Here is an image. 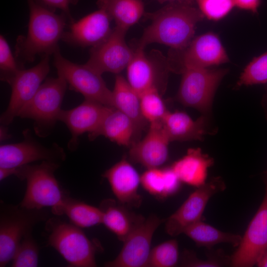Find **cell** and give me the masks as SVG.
<instances>
[{
    "mask_svg": "<svg viewBox=\"0 0 267 267\" xmlns=\"http://www.w3.org/2000/svg\"><path fill=\"white\" fill-rule=\"evenodd\" d=\"M194 0H174L161 9L146 14L150 24L135 46L158 43L174 50L184 48L194 38L197 24L205 18Z\"/></svg>",
    "mask_w": 267,
    "mask_h": 267,
    "instance_id": "obj_1",
    "label": "cell"
},
{
    "mask_svg": "<svg viewBox=\"0 0 267 267\" xmlns=\"http://www.w3.org/2000/svg\"><path fill=\"white\" fill-rule=\"evenodd\" d=\"M27 1L29 9L28 32L26 36L18 37L15 46V58L23 68L25 63L34 61L37 55L54 53L68 20L64 13H55L40 0Z\"/></svg>",
    "mask_w": 267,
    "mask_h": 267,
    "instance_id": "obj_2",
    "label": "cell"
},
{
    "mask_svg": "<svg viewBox=\"0 0 267 267\" xmlns=\"http://www.w3.org/2000/svg\"><path fill=\"white\" fill-rule=\"evenodd\" d=\"M56 216L45 222L47 245L55 249L69 267H96L95 255L103 250L99 242L89 239L80 227Z\"/></svg>",
    "mask_w": 267,
    "mask_h": 267,
    "instance_id": "obj_3",
    "label": "cell"
},
{
    "mask_svg": "<svg viewBox=\"0 0 267 267\" xmlns=\"http://www.w3.org/2000/svg\"><path fill=\"white\" fill-rule=\"evenodd\" d=\"M60 165L57 163L42 161L39 164L16 168L14 176L26 182L25 193L19 204L29 209L51 207L53 210L60 206L69 195L55 176Z\"/></svg>",
    "mask_w": 267,
    "mask_h": 267,
    "instance_id": "obj_4",
    "label": "cell"
},
{
    "mask_svg": "<svg viewBox=\"0 0 267 267\" xmlns=\"http://www.w3.org/2000/svg\"><path fill=\"white\" fill-rule=\"evenodd\" d=\"M51 213L46 208L29 209L0 201V267L12 261L23 237L32 233L37 224L46 222Z\"/></svg>",
    "mask_w": 267,
    "mask_h": 267,
    "instance_id": "obj_5",
    "label": "cell"
},
{
    "mask_svg": "<svg viewBox=\"0 0 267 267\" xmlns=\"http://www.w3.org/2000/svg\"><path fill=\"white\" fill-rule=\"evenodd\" d=\"M67 85L60 76L46 79L19 113L18 117L34 121V131L38 136L45 137L49 135L59 121Z\"/></svg>",
    "mask_w": 267,
    "mask_h": 267,
    "instance_id": "obj_6",
    "label": "cell"
},
{
    "mask_svg": "<svg viewBox=\"0 0 267 267\" xmlns=\"http://www.w3.org/2000/svg\"><path fill=\"white\" fill-rule=\"evenodd\" d=\"M228 71L225 68H183L179 72L182 76L178 100L185 106L209 113L217 88Z\"/></svg>",
    "mask_w": 267,
    "mask_h": 267,
    "instance_id": "obj_7",
    "label": "cell"
},
{
    "mask_svg": "<svg viewBox=\"0 0 267 267\" xmlns=\"http://www.w3.org/2000/svg\"><path fill=\"white\" fill-rule=\"evenodd\" d=\"M53 54L57 74L65 79L70 89L81 93L85 99L114 107L112 92L108 88L101 74L85 64H78L64 58L59 46Z\"/></svg>",
    "mask_w": 267,
    "mask_h": 267,
    "instance_id": "obj_8",
    "label": "cell"
},
{
    "mask_svg": "<svg viewBox=\"0 0 267 267\" xmlns=\"http://www.w3.org/2000/svg\"><path fill=\"white\" fill-rule=\"evenodd\" d=\"M173 50L168 58L171 69L178 64V72L186 67L210 68L229 61L219 37L209 32L200 35L191 40L181 50Z\"/></svg>",
    "mask_w": 267,
    "mask_h": 267,
    "instance_id": "obj_9",
    "label": "cell"
},
{
    "mask_svg": "<svg viewBox=\"0 0 267 267\" xmlns=\"http://www.w3.org/2000/svg\"><path fill=\"white\" fill-rule=\"evenodd\" d=\"M134 49L133 58L126 68L128 83L139 95L152 88L162 92L171 70L168 58L157 52L149 55L142 47L135 46Z\"/></svg>",
    "mask_w": 267,
    "mask_h": 267,
    "instance_id": "obj_10",
    "label": "cell"
},
{
    "mask_svg": "<svg viewBox=\"0 0 267 267\" xmlns=\"http://www.w3.org/2000/svg\"><path fill=\"white\" fill-rule=\"evenodd\" d=\"M22 134V141L0 145V168H17L38 161L61 164L65 160L66 153L57 144L50 146L42 144L29 129L24 130Z\"/></svg>",
    "mask_w": 267,
    "mask_h": 267,
    "instance_id": "obj_11",
    "label": "cell"
},
{
    "mask_svg": "<svg viewBox=\"0 0 267 267\" xmlns=\"http://www.w3.org/2000/svg\"><path fill=\"white\" fill-rule=\"evenodd\" d=\"M49 56H43L40 62L32 68L21 69L9 81L11 94L8 106L0 117L1 125L11 123L35 95L49 72Z\"/></svg>",
    "mask_w": 267,
    "mask_h": 267,
    "instance_id": "obj_12",
    "label": "cell"
},
{
    "mask_svg": "<svg viewBox=\"0 0 267 267\" xmlns=\"http://www.w3.org/2000/svg\"><path fill=\"white\" fill-rule=\"evenodd\" d=\"M127 31L116 26L102 42L91 47L86 65L102 74L110 72L119 74L133 58L134 49L125 41Z\"/></svg>",
    "mask_w": 267,
    "mask_h": 267,
    "instance_id": "obj_13",
    "label": "cell"
},
{
    "mask_svg": "<svg viewBox=\"0 0 267 267\" xmlns=\"http://www.w3.org/2000/svg\"><path fill=\"white\" fill-rule=\"evenodd\" d=\"M225 185L220 177L197 187L180 207L165 222V230L171 236H176L189 226L202 220V214L210 198L215 194L225 190Z\"/></svg>",
    "mask_w": 267,
    "mask_h": 267,
    "instance_id": "obj_14",
    "label": "cell"
},
{
    "mask_svg": "<svg viewBox=\"0 0 267 267\" xmlns=\"http://www.w3.org/2000/svg\"><path fill=\"white\" fill-rule=\"evenodd\" d=\"M152 214L139 224L123 242L117 257L105 263L107 267H146L154 233L161 223Z\"/></svg>",
    "mask_w": 267,
    "mask_h": 267,
    "instance_id": "obj_15",
    "label": "cell"
},
{
    "mask_svg": "<svg viewBox=\"0 0 267 267\" xmlns=\"http://www.w3.org/2000/svg\"><path fill=\"white\" fill-rule=\"evenodd\" d=\"M237 247L229 260L234 267H253L267 249V180L264 199Z\"/></svg>",
    "mask_w": 267,
    "mask_h": 267,
    "instance_id": "obj_16",
    "label": "cell"
},
{
    "mask_svg": "<svg viewBox=\"0 0 267 267\" xmlns=\"http://www.w3.org/2000/svg\"><path fill=\"white\" fill-rule=\"evenodd\" d=\"M111 107L85 99L74 108L62 109L59 121L65 124L71 134L67 144L68 149L72 151L76 150L80 136L85 133L89 134L95 130Z\"/></svg>",
    "mask_w": 267,
    "mask_h": 267,
    "instance_id": "obj_17",
    "label": "cell"
},
{
    "mask_svg": "<svg viewBox=\"0 0 267 267\" xmlns=\"http://www.w3.org/2000/svg\"><path fill=\"white\" fill-rule=\"evenodd\" d=\"M112 20L106 11L99 8L70 24L69 30L64 32L61 40L73 46L92 47L110 34Z\"/></svg>",
    "mask_w": 267,
    "mask_h": 267,
    "instance_id": "obj_18",
    "label": "cell"
},
{
    "mask_svg": "<svg viewBox=\"0 0 267 267\" xmlns=\"http://www.w3.org/2000/svg\"><path fill=\"white\" fill-rule=\"evenodd\" d=\"M170 142L161 123L149 125L144 137L130 147L129 159L146 169L161 167L168 159Z\"/></svg>",
    "mask_w": 267,
    "mask_h": 267,
    "instance_id": "obj_19",
    "label": "cell"
},
{
    "mask_svg": "<svg viewBox=\"0 0 267 267\" xmlns=\"http://www.w3.org/2000/svg\"><path fill=\"white\" fill-rule=\"evenodd\" d=\"M120 203L130 208H138L142 197L138 192L140 176L127 158L123 157L103 174Z\"/></svg>",
    "mask_w": 267,
    "mask_h": 267,
    "instance_id": "obj_20",
    "label": "cell"
},
{
    "mask_svg": "<svg viewBox=\"0 0 267 267\" xmlns=\"http://www.w3.org/2000/svg\"><path fill=\"white\" fill-rule=\"evenodd\" d=\"M140 133L134 122L118 109L111 107L98 128L88 134L90 140L103 136L121 146L130 147Z\"/></svg>",
    "mask_w": 267,
    "mask_h": 267,
    "instance_id": "obj_21",
    "label": "cell"
},
{
    "mask_svg": "<svg viewBox=\"0 0 267 267\" xmlns=\"http://www.w3.org/2000/svg\"><path fill=\"white\" fill-rule=\"evenodd\" d=\"M99 207L102 213V223L123 242L145 219L111 198L104 199Z\"/></svg>",
    "mask_w": 267,
    "mask_h": 267,
    "instance_id": "obj_22",
    "label": "cell"
},
{
    "mask_svg": "<svg viewBox=\"0 0 267 267\" xmlns=\"http://www.w3.org/2000/svg\"><path fill=\"white\" fill-rule=\"evenodd\" d=\"M161 125L170 142L201 140L209 133L205 116L194 120L182 111H168Z\"/></svg>",
    "mask_w": 267,
    "mask_h": 267,
    "instance_id": "obj_23",
    "label": "cell"
},
{
    "mask_svg": "<svg viewBox=\"0 0 267 267\" xmlns=\"http://www.w3.org/2000/svg\"><path fill=\"white\" fill-rule=\"evenodd\" d=\"M213 163V158L204 154L200 148H193L171 167L181 182L198 187L206 183L208 169Z\"/></svg>",
    "mask_w": 267,
    "mask_h": 267,
    "instance_id": "obj_24",
    "label": "cell"
},
{
    "mask_svg": "<svg viewBox=\"0 0 267 267\" xmlns=\"http://www.w3.org/2000/svg\"><path fill=\"white\" fill-rule=\"evenodd\" d=\"M112 92L113 107L129 117L140 133L148 123L141 114L140 95L120 74L116 76Z\"/></svg>",
    "mask_w": 267,
    "mask_h": 267,
    "instance_id": "obj_25",
    "label": "cell"
},
{
    "mask_svg": "<svg viewBox=\"0 0 267 267\" xmlns=\"http://www.w3.org/2000/svg\"><path fill=\"white\" fill-rule=\"evenodd\" d=\"M181 183L171 166L147 169L140 176V184L145 190L160 199L176 194Z\"/></svg>",
    "mask_w": 267,
    "mask_h": 267,
    "instance_id": "obj_26",
    "label": "cell"
},
{
    "mask_svg": "<svg viewBox=\"0 0 267 267\" xmlns=\"http://www.w3.org/2000/svg\"><path fill=\"white\" fill-rule=\"evenodd\" d=\"M51 211L55 216L66 215L71 223L80 228L102 223V213L99 207L72 198L69 195L60 206Z\"/></svg>",
    "mask_w": 267,
    "mask_h": 267,
    "instance_id": "obj_27",
    "label": "cell"
},
{
    "mask_svg": "<svg viewBox=\"0 0 267 267\" xmlns=\"http://www.w3.org/2000/svg\"><path fill=\"white\" fill-rule=\"evenodd\" d=\"M99 8L106 11L116 26L128 30L144 14V5L141 0H98Z\"/></svg>",
    "mask_w": 267,
    "mask_h": 267,
    "instance_id": "obj_28",
    "label": "cell"
},
{
    "mask_svg": "<svg viewBox=\"0 0 267 267\" xmlns=\"http://www.w3.org/2000/svg\"><path fill=\"white\" fill-rule=\"evenodd\" d=\"M184 234L199 247L210 249L216 244L227 243L237 247L242 237L238 234L222 231L201 220L188 227Z\"/></svg>",
    "mask_w": 267,
    "mask_h": 267,
    "instance_id": "obj_29",
    "label": "cell"
},
{
    "mask_svg": "<svg viewBox=\"0 0 267 267\" xmlns=\"http://www.w3.org/2000/svg\"><path fill=\"white\" fill-rule=\"evenodd\" d=\"M141 114L149 124L161 123L168 112L161 96V92L157 88L150 89L140 95Z\"/></svg>",
    "mask_w": 267,
    "mask_h": 267,
    "instance_id": "obj_30",
    "label": "cell"
},
{
    "mask_svg": "<svg viewBox=\"0 0 267 267\" xmlns=\"http://www.w3.org/2000/svg\"><path fill=\"white\" fill-rule=\"evenodd\" d=\"M179 258L178 245L176 239L163 242L151 250L148 267H173Z\"/></svg>",
    "mask_w": 267,
    "mask_h": 267,
    "instance_id": "obj_31",
    "label": "cell"
},
{
    "mask_svg": "<svg viewBox=\"0 0 267 267\" xmlns=\"http://www.w3.org/2000/svg\"><path fill=\"white\" fill-rule=\"evenodd\" d=\"M40 248L32 233L25 236L17 247L12 260V267H36L38 266Z\"/></svg>",
    "mask_w": 267,
    "mask_h": 267,
    "instance_id": "obj_32",
    "label": "cell"
},
{
    "mask_svg": "<svg viewBox=\"0 0 267 267\" xmlns=\"http://www.w3.org/2000/svg\"><path fill=\"white\" fill-rule=\"evenodd\" d=\"M267 84V51L254 57L246 65L237 83L238 87Z\"/></svg>",
    "mask_w": 267,
    "mask_h": 267,
    "instance_id": "obj_33",
    "label": "cell"
},
{
    "mask_svg": "<svg viewBox=\"0 0 267 267\" xmlns=\"http://www.w3.org/2000/svg\"><path fill=\"white\" fill-rule=\"evenodd\" d=\"M205 18L219 21L225 17L235 7L233 0H194Z\"/></svg>",
    "mask_w": 267,
    "mask_h": 267,
    "instance_id": "obj_34",
    "label": "cell"
},
{
    "mask_svg": "<svg viewBox=\"0 0 267 267\" xmlns=\"http://www.w3.org/2000/svg\"><path fill=\"white\" fill-rule=\"evenodd\" d=\"M23 68L14 57L7 41L1 35L0 36L1 80L8 83L18 71Z\"/></svg>",
    "mask_w": 267,
    "mask_h": 267,
    "instance_id": "obj_35",
    "label": "cell"
},
{
    "mask_svg": "<svg viewBox=\"0 0 267 267\" xmlns=\"http://www.w3.org/2000/svg\"><path fill=\"white\" fill-rule=\"evenodd\" d=\"M181 265L183 267H218L222 266V264L215 258H210L207 260H200L193 252L184 250L181 256Z\"/></svg>",
    "mask_w": 267,
    "mask_h": 267,
    "instance_id": "obj_36",
    "label": "cell"
},
{
    "mask_svg": "<svg viewBox=\"0 0 267 267\" xmlns=\"http://www.w3.org/2000/svg\"><path fill=\"white\" fill-rule=\"evenodd\" d=\"M51 8H58L67 17L70 24L74 22L70 12V6L76 5L79 0H40Z\"/></svg>",
    "mask_w": 267,
    "mask_h": 267,
    "instance_id": "obj_37",
    "label": "cell"
},
{
    "mask_svg": "<svg viewBox=\"0 0 267 267\" xmlns=\"http://www.w3.org/2000/svg\"><path fill=\"white\" fill-rule=\"evenodd\" d=\"M235 7L241 9L257 13L261 0H233Z\"/></svg>",
    "mask_w": 267,
    "mask_h": 267,
    "instance_id": "obj_38",
    "label": "cell"
},
{
    "mask_svg": "<svg viewBox=\"0 0 267 267\" xmlns=\"http://www.w3.org/2000/svg\"><path fill=\"white\" fill-rule=\"evenodd\" d=\"M16 168H0V180L7 178L10 176L14 175Z\"/></svg>",
    "mask_w": 267,
    "mask_h": 267,
    "instance_id": "obj_39",
    "label": "cell"
},
{
    "mask_svg": "<svg viewBox=\"0 0 267 267\" xmlns=\"http://www.w3.org/2000/svg\"><path fill=\"white\" fill-rule=\"evenodd\" d=\"M256 265L259 267H267V249L263 253Z\"/></svg>",
    "mask_w": 267,
    "mask_h": 267,
    "instance_id": "obj_40",
    "label": "cell"
},
{
    "mask_svg": "<svg viewBox=\"0 0 267 267\" xmlns=\"http://www.w3.org/2000/svg\"><path fill=\"white\" fill-rule=\"evenodd\" d=\"M10 135L8 134L7 129L6 126L1 125L0 129V141L9 138Z\"/></svg>",
    "mask_w": 267,
    "mask_h": 267,
    "instance_id": "obj_41",
    "label": "cell"
},
{
    "mask_svg": "<svg viewBox=\"0 0 267 267\" xmlns=\"http://www.w3.org/2000/svg\"><path fill=\"white\" fill-rule=\"evenodd\" d=\"M159 0L160 2H163L167 1H172L174 0Z\"/></svg>",
    "mask_w": 267,
    "mask_h": 267,
    "instance_id": "obj_42",
    "label": "cell"
}]
</instances>
